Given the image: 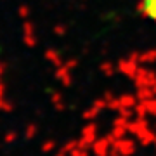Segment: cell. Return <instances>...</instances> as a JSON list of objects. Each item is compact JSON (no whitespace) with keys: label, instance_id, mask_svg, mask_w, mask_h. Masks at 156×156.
Wrapping results in <instances>:
<instances>
[{"label":"cell","instance_id":"6da1fadb","mask_svg":"<svg viewBox=\"0 0 156 156\" xmlns=\"http://www.w3.org/2000/svg\"><path fill=\"white\" fill-rule=\"evenodd\" d=\"M140 11L144 12L151 21H156V0H142L140 2Z\"/></svg>","mask_w":156,"mask_h":156}]
</instances>
